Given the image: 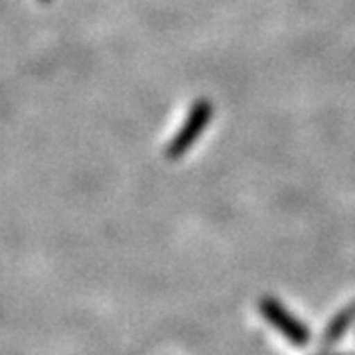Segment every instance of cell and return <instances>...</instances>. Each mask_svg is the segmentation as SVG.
<instances>
[{
	"label": "cell",
	"mask_w": 355,
	"mask_h": 355,
	"mask_svg": "<svg viewBox=\"0 0 355 355\" xmlns=\"http://www.w3.org/2000/svg\"><path fill=\"white\" fill-rule=\"evenodd\" d=\"M354 322H355V302L354 304L347 306V308L340 310V312L336 314V318H334L330 324H328V328H326V331H324V340H322L324 345H331V343L338 342Z\"/></svg>",
	"instance_id": "7a4b0ae2"
},
{
	"label": "cell",
	"mask_w": 355,
	"mask_h": 355,
	"mask_svg": "<svg viewBox=\"0 0 355 355\" xmlns=\"http://www.w3.org/2000/svg\"><path fill=\"white\" fill-rule=\"evenodd\" d=\"M259 310L265 318L266 322H270L277 330L294 345H306L310 342V331L306 328L300 320L292 316L291 312L280 304L277 298L270 296H263L259 302Z\"/></svg>",
	"instance_id": "6da1fadb"
}]
</instances>
